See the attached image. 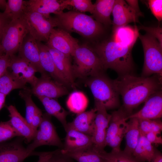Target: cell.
Instances as JSON below:
<instances>
[{"instance_id":"35","label":"cell","mask_w":162,"mask_h":162,"mask_svg":"<svg viewBox=\"0 0 162 162\" xmlns=\"http://www.w3.org/2000/svg\"><path fill=\"white\" fill-rule=\"evenodd\" d=\"M31 89L28 87L19 92V95L24 100L26 107V118L28 123L30 125L32 118L38 108L33 102L32 98Z\"/></svg>"},{"instance_id":"19","label":"cell","mask_w":162,"mask_h":162,"mask_svg":"<svg viewBox=\"0 0 162 162\" xmlns=\"http://www.w3.org/2000/svg\"><path fill=\"white\" fill-rule=\"evenodd\" d=\"M7 108L9 113V121L14 130L27 142H29L32 141L36 132L28 123L26 118L21 115L15 106L10 105L7 106Z\"/></svg>"},{"instance_id":"33","label":"cell","mask_w":162,"mask_h":162,"mask_svg":"<svg viewBox=\"0 0 162 162\" xmlns=\"http://www.w3.org/2000/svg\"><path fill=\"white\" fill-rule=\"evenodd\" d=\"M26 11V1L8 0L3 13L13 21L21 19Z\"/></svg>"},{"instance_id":"41","label":"cell","mask_w":162,"mask_h":162,"mask_svg":"<svg viewBox=\"0 0 162 162\" xmlns=\"http://www.w3.org/2000/svg\"><path fill=\"white\" fill-rule=\"evenodd\" d=\"M47 162H75L74 160L63 154L61 149L54 152Z\"/></svg>"},{"instance_id":"28","label":"cell","mask_w":162,"mask_h":162,"mask_svg":"<svg viewBox=\"0 0 162 162\" xmlns=\"http://www.w3.org/2000/svg\"><path fill=\"white\" fill-rule=\"evenodd\" d=\"M156 151L146 136L140 132L138 143L132 155L141 161L151 162L155 156Z\"/></svg>"},{"instance_id":"30","label":"cell","mask_w":162,"mask_h":162,"mask_svg":"<svg viewBox=\"0 0 162 162\" xmlns=\"http://www.w3.org/2000/svg\"><path fill=\"white\" fill-rule=\"evenodd\" d=\"M26 84L7 70L0 77V93L7 96L15 89L27 88Z\"/></svg>"},{"instance_id":"37","label":"cell","mask_w":162,"mask_h":162,"mask_svg":"<svg viewBox=\"0 0 162 162\" xmlns=\"http://www.w3.org/2000/svg\"><path fill=\"white\" fill-rule=\"evenodd\" d=\"M62 2L66 8L71 6L81 13L89 12L92 14L94 9V4L90 0H62Z\"/></svg>"},{"instance_id":"24","label":"cell","mask_w":162,"mask_h":162,"mask_svg":"<svg viewBox=\"0 0 162 162\" xmlns=\"http://www.w3.org/2000/svg\"><path fill=\"white\" fill-rule=\"evenodd\" d=\"M139 31L136 26L120 27L113 32L112 39L124 46L133 47L139 37Z\"/></svg>"},{"instance_id":"22","label":"cell","mask_w":162,"mask_h":162,"mask_svg":"<svg viewBox=\"0 0 162 162\" xmlns=\"http://www.w3.org/2000/svg\"><path fill=\"white\" fill-rule=\"evenodd\" d=\"M26 5L27 11L38 12L47 17H50V14H57L66 8L62 0H29L26 1Z\"/></svg>"},{"instance_id":"10","label":"cell","mask_w":162,"mask_h":162,"mask_svg":"<svg viewBox=\"0 0 162 162\" xmlns=\"http://www.w3.org/2000/svg\"><path fill=\"white\" fill-rule=\"evenodd\" d=\"M95 107L96 112L92 137L94 149L96 151H100L104 150L106 146V133L111 115L107 113L104 106L99 103L95 102Z\"/></svg>"},{"instance_id":"6","label":"cell","mask_w":162,"mask_h":162,"mask_svg":"<svg viewBox=\"0 0 162 162\" xmlns=\"http://www.w3.org/2000/svg\"><path fill=\"white\" fill-rule=\"evenodd\" d=\"M144 53V62L142 76L148 77L152 74L162 81V46L157 40L149 34H139Z\"/></svg>"},{"instance_id":"39","label":"cell","mask_w":162,"mask_h":162,"mask_svg":"<svg viewBox=\"0 0 162 162\" xmlns=\"http://www.w3.org/2000/svg\"><path fill=\"white\" fill-rule=\"evenodd\" d=\"M148 4L152 13L160 22L162 20V0H149Z\"/></svg>"},{"instance_id":"2","label":"cell","mask_w":162,"mask_h":162,"mask_svg":"<svg viewBox=\"0 0 162 162\" xmlns=\"http://www.w3.org/2000/svg\"><path fill=\"white\" fill-rule=\"evenodd\" d=\"M133 47L124 46L111 39L98 44L93 50L105 70L112 69L120 75L131 74L134 70Z\"/></svg>"},{"instance_id":"34","label":"cell","mask_w":162,"mask_h":162,"mask_svg":"<svg viewBox=\"0 0 162 162\" xmlns=\"http://www.w3.org/2000/svg\"><path fill=\"white\" fill-rule=\"evenodd\" d=\"M98 155L106 162H142L121 150L111 151L107 152L104 150L96 151Z\"/></svg>"},{"instance_id":"23","label":"cell","mask_w":162,"mask_h":162,"mask_svg":"<svg viewBox=\"0 0 162 162\" xmlns=\"http://www.w3.org/2000/svg\"><path fill=\"white\" fill-rule=\"evenodd\" d=\"M96 112L94 107L90 110L78 114L72 122L67 124L76 130L92 136Z\"/></svg>"},{"instance_id":"31","label":"cell","mask_w":162,"mask_h":162,"mask_svg":"<svg viewBox=\"0 0 162 162\" xmlns=\"http://www.w3.org/2000/svg\"><path fill=\"white\" fill-rule=\"evenodd\" d=\"M88 104V100L85 94L80 91H74L69 96L66 105L71 112L77 114L85 111Z\"/></svg>"},{"instance_id":"26","label":"cell","mask_w":162,"mask_h":162,"mask_svg":"<svg viewBox=\"0 0 162 162\" xmlns=\"http://www.w3.org/2000/svg\"><path fill=\"white\" fill-rule=\"evenodd\" d=\"M107 129L105 138L106 146H108L111 140L121 129L124 124L128 119L129 115L122 106L118 110L113 111Z\"/></svg>"},{"instance_id":"15","label":"cell","mask_w":162,"mask_h":162,"mask_svg":"<svg viewBox=\"0 0 162 162\" xmlns=\"http://www.w3.org/2000/svg\"><path fill=\"white\" fill-rule=\"evenodd\" d=\"M8 68L14 76L26 83H28L33 87L38 78L35 75L38 72L36 68L30 63L15 55L10 57Z\"/></svg>"},{"instance_id":"47","label":"cell","mask_w":162,"mask_h":162,"mask_svg":"<svg viewBox=\"0 0 162 162\" xmlns=\"http://www.w3.org/2000/svg\"><path fill=\"white\" fill-rule=\"evenodd\" d=\"M140 16H143L138 4V0H127L125 1Z\"/></svg>"},{"instance_id":"8","label":"cell","mask_w":162,"mask_h":162,"mask_svg":"<svg viewBox=\"0 0 162 162\" xmlns=\"http://www.w3.org/2000/svg\"><path fill=\"white\" fill-rule=\"evenodd\" d=\"M28 33L22 19L11 21L5 28L2 36L1 43L4 54L10 57L15 55Z\"/></svg>"},{"instance_id":"27","label":"cell","mask_w":162,"mask_h":162,"mask_svg":"<svg viewBox=\"0 0 162 162\" xmlns=\"http://www.w3.org/2000/svg\"><path fill=\"white\" fill-rule=\"evenodd\" d=\"M38 98L43 105L46 113L56 118L65 129L67 124L66 117L68 112L56 99L43 97Z\"/></svg>"},{"instance_id":"45","label":"cell","mask_w":162,"mask_h":162,"mask_svg":"<svg viewBox=\"0 0 162 162\" xmlns=\"http://www.w3.org/2000/svg\"><path fill=\"white\" fill-rule=\"evenodd\" d=\"M11 21L3 13L0 12V41L2 35L6 26Z\"/></svg>"},{"instance_id":"18","label":"cell","mask_w":162,"mask_h":162,"mask_svg":"<svg viewBox=\"0 0 162 162\" xmlns=\"http://www.w3.org/2000/svg\"><path fill=\"white\" fill-rule=\"evenodd\" d=\"M18 52V56L31 64L38 72L41 74H46L40 64L37 41L28 33L24 38Z\"/></svg>"},{"instance_id":"3","label":"cell","mask_w":162,"mask_h":162,"mask_svg":"<svg viewBox=\"0 0 162 162\" xmlns=\"http://www.w3.org/2000/svg\"><path fill=\"white\" fill-rule=\"evenodd\" d=\"M57 26L68 32L77 33L89 39L94 38L103 32V26L92 16L76 10L63 11L56 14Z\"/></svg>"},{"instance_id":"12","label":"cell","mask_w":162,"mask_h":162,"mask_svg":"<svg viewBox=\"0 0 162 162\" xmlns=\"http://www.w3.org/2000/svg\"><path fill=\"white\" fill-rule=\"evenodd\" d=\"M70 33L60 28H53L46 44L64 54L72 56L79 44Z\"/></svg>"},{"instance_id":"32","label":"cell","mask_w":162,"mask_h":162,"mask_svg":"<svg viewBox=\"0 0 162 162\" xmlns=\"http://www.w3.org/2000/svg\"><path fill=\"white\" fill-rule=\"evenodd\" d=\"M61 151L77 162H106L98 155L93 147L74 152Z\"/></svg>"},{"instance_id":"21","label":"cell","mask_w":162,"mask_h":162,"mask_svg":"<svg viewBox=\"0 0 162 162\" xmlns=\"http://www.w3.org/2000/svg\"><path fill=\"white\" fill-rule=\"evenodd\" d=\"M39 52L40 62L44 72L54 80L65 86L69 85L57 69L47 46L41 42L37 41Z\"/></svg>"},{"instance_id":"38","label":"cell","mask_w":162,"mask_h":162,"mask_svg":"<svg viewBox=\"0 0 162 162\" xmlns=\"http://www.w3.org/2000/svg\"><path fill=\"white\" fill-rule=\"evenodd\" d=\"M16 136L20 137L12 126L9 121L0 122V143Z\"/></svg>"},{"instance_id":"46","label":"cell","mask_w":162,"mask_h":162,"mask_svg":"<svg viewBox=\"0 0 162 162\" xmlns=\"http://www.w3.org/2000/svg\"><path fill=\"white\" fill-rule=\"evenodd\" d=\"M54 151L42 152H34V155L38 156L39 159L37 162H47L53 153Z\"/></svg>"},{"instance_id":"51","label":"cell","mask_w":162,"mask_h":162,"mask_svg":"<svg viewBox=\"0 0 162 162\" xmlns=\"http://www.w3.org/2000/svg\"><path fill=\"white\" fill-rule=\"evenodd\" d=\"M4 52L3 50V49L1 44V42L0 41V55L4 54Z\"/></svg>"},{"instance_id":"25","label":"cell","mask_w":162,"mask_h":162,"mask_svg":"<svg viewBox=\"0 0 162 162\" xmlns=\"http://www.w3.org/2000/svg\"><path fill=\"white\" fill-rule=\"evenodd\" d=\"M115 0H97L91 16L103 25L108 26L112 24L110 15Z\"/></svg>"},{"instance_id":"36","label":"cell","mask_w":162,"mask_h":162,"mask_svg":"<svg viewBox=\"0 0 162 162\" xmlns=\"http://www.w3.org/2000/svg\"><path fill=\"white\" fill-rule=\"evenodd\" d=\"M138 119L140 130L141 134L145 135L149 132H153L160 134L162 130V123L160 119Z\"/></svg>"},{"instance_id":"42","label":"cell","mask_w":162,"mask_h":162,"mask_svg":"<svg viewBox=\"0 0 162 162\" xmlns=\"http://www.w3.org/2000/svg\"><path fill=\"white\" fill-rule=\"evenodd\" d=\"M10 61V57L5 54L0 55V77L8 70Z\"/></svg>"},{"instance_id":"17","label":"cell","mask_w":162,"mask_h":162,"mask_svg":"<svg viewBox=\"0 0 162 162\" xmlns=\"http://www.w3.org/2000/svg\"><path fill=\"white\" fill-rule=\"evenodd\" d=\"M144 102L143 107L138 112L128 116V119L133 118L150 119L160 118L162 116V91L152 94Z\"/></svg>"},{"instance_id":"5","label":"cell","mask_w":162,"mask_h":162,"mask_svg":"<svg viewBox=\"0 0 162 162\" xmlns=\"http://www.w3.org/2000/svg\"><path fill=\"white\" fill-rule=\"evenodd\" d=\"M90 78L86 83L93 96L95 102L101 104L107 110L118 107L120 105L119 95L113 80L103 73Z\"/></svg>"},{"instance_id":"4","label":"cell","mask_w":162,"mask_h":162,"mask_svg":"<svg viewBox=\"0 0 162 162\" xmlns=\"http://www.w3.org/2000/svg\"><path fill=\"white\" fill-rule=\"evenodd\" d=\"M74 76L81 78L91 77L103 74L105 70L93 49L86 44L79 45L72 55Z\"/></svg>"},{"instance_id":"40","label":"cell","mask_w":162,"mask_h":162,"mask_svg":"<svg viewBox=\"0 0 162 162\" xmlns=\"http://www.w3.org/2000/svg\"><path fill=\"white\" fill-rule=\"evenodd\" d=\"M138 29H143L147 33L156 38L160 44L162 46V29L158 26L157 27H148L143 26H140Z\"/></svg>"},{"instance_id":"43","label":"cell","mask_w":162,"mask_h":162,"mask_svg":"<svg viewBox=\"0 0 162 162\" xmlns=\"http://www.w3.org/2000/svg\"><path fill=\"white\" fill-rule=\"evenodd\" d=\"M43 116L42 112L39 108L32 118L30 126L36 132L41 122Z\"/></svg>"},{"instance_id":"48","label":"cell","mask_w":162,"mask_h":162,"mask_svg":"<svg viewBox=\"0 0 162 162\" xmlns=\"http://www.w3.org/2000/svg\"><path fill=\"white\" fill-rule=\"evenodd\" d=\"M151 162H162V154L157 150L155 156Z\"/></svg>"},{"instance_id":"9","label":"cell","mask_w":162,"mask_h":162,"mask_svg":"<svg viewBox=\"0 0 162 162\" xmlns=\"http://www.w3.org/2000/svg\"><path fill=\"white\" fill-rule=\"evenodd\" d=\"M37 130L32 142L26 148L33 155L34 150L43 145L56 146L60 149L63 144L59 137L55 127L51 120V116L46 113L43 114L41 122Z\"/></svg>"},{"instance_id":"16","label":"cell","mask_w":162,"mask_h":162,"mask_svg":"<svg viewBox=\"0 0 162 162\" xmlns=\"http://www.w3.org/2000/svg\"><path fill=\"white\" fill-rule=\"evenodd\" d=\"M112 13V32L118 27L131 22H139V16L124 0H115Z\"/></svg>"},{"instance_id":"13","label":"cell","mask_w":162,"mask_h":162,"mask_svg":"<svg viewBox=\"0 0 162 162\" xmlns=\"http://www.w3.org/2000/svg\"><path fill=\"white\" fill-rule=\"evenodd\" d=\"M66 135L63 143V152H74L94 147L92 137L80 132L67 124Z\"/></svg>"},{"instance_id":"49","label":"cell","mask_w":162,"mask_h":162,"mask_svg":"<svg viewBox=\"0 0 162 162\" xmlns=\"http://www.w3.org/2000/svg\"><path fill=\"white\" fill-rule=\"evenodd\" d=\"M6 95L0 93V110L4 105Z\"/></svg>"},{"instance_id":"29","label":"cell","mask_w":162,"mask_h":162,"mask_svg":"<svg viewBox=\"0 0 162 162\" xmlns=\"http://www.w3.org/2000/svg\"><path fill=\"white\" fill-rule=\"evenodd\" d=\"M124 136L126 145L123 151L126 153L132 155L139 140L140 135L138 120L137 118H130Z\"/></svg>"},{"instance_id":"11","label":"cell","mask_w":162,"mask_h":162,"mask_svg":"<svg viewBox=\"0 0 162 162\" xmlns=\"http://www.w3.org/2000/svg\"><path fill=\"white\" fill-rule=\"evenodd\" d=\"M31 90L32 94L37 98L43 97L56 99L68 93L64 85L52 80L47 74H41Z\"/></svg>"},{"instance_id":"7","label":"cell","mask_w":162,"mask_h":162,"mask_svg":"<svg viewBox=\"0 0 162 162\" xmlns=\"http://www.w3.org/2000/svg\"><path fill=\"white\" fill-rule=\"evenodd\" d=\"M21 18L25 22L28 33L38 41L46 43L52 30L57 26L54 17H47L35 12L26 11Z\"/></svg>"},{"instance_id":"50","label":"cell","mask_w":162,"mask_h":162,"mask_svg":"<svg viewBox=\"0 0 162 162\" xmlns=\"http://www.w3.org/2000/svg\"><path fill=\"white\" fill-rule=\"evenodd\" d=\"M7 2L5 0H0V9L4 10H5Z\"/></svg>"},{"instance_id":"14","label":"cell","mask_w":162,"mask_h":162,"mask_svg":"<svg viewBox=\"0 0 162 162\" xmlns=\"http://www.w3.org/2000/svg\"><path fill=\"white\" fill-rule=\"evenodd\" d=\"M21 137L8 142L0 143V162H22L32 155L22 144Z\"/></svg>"},{"instance_id":"44","label":"cell","mask_w":162,"mask_h":162,"mask_svg":"<svg viewBox=\"0 0 162 162\" xmlns=\"http://www.w3.org/2000/svg\"><path fill=\"white\" fill-rule=\"evenodd\" d=\"M157 133L151 132L147 134L145 136L148 140L152 144H161L162 138L161 136Z\"/></svg>"},{"instance_id":"20","label":"cell","mask_w":162,"mask_h":162,"mask_svg":"<svg viewBox=\"0 0 162 162\" xmlns=\"http://www.w3.org/2000/svg\"><path fill=\"white\" fill-rule=\"evenodd\" d=\"M47 47L58 70L68 82L69 86L74 88L75 86V83L71 62V56L67 55L49 46H47Z\"/></svg>"},{"instance_id":"1","label":"cell","mask_w":162,"mask_h":162,"mask_svg":"<svg viewBox=\"0 0 162 162\" xmlns=\"http://www.w3.org/2000/svg\"><path fill=\"white\" fill-rule=\"evenodd\" d=\"M113 82L116 90L122 96L123 104L122 106L129 116L134 109L162 88V81L155 75L144 77L132 74H125L120 75Z\"/></svg>"}]
</instances>
